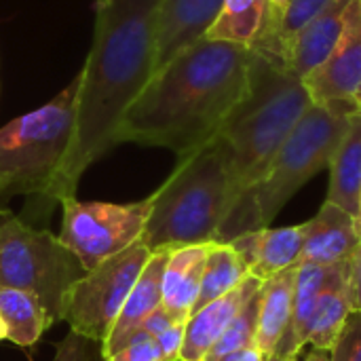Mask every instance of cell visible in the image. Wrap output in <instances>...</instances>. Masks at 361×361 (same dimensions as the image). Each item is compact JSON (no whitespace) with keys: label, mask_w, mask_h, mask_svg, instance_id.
Returning a JSON list of instances; mask_svg holds the SVG:
<instances>
[{"label":"cell","mask_w":361,"mask_h":361,"mask_svg":"<svg viewBox=\"0 0 361 361\" xmlns=\"http://www.w3.org/2000/svg\"><path fill=\"white\" fill-rule=\"evenodd\" d=\"M252 49L199 40L154 72L125 112L116 144L167 148L178 159L218 137L250 87Z\"/></svg>","instance_id":"cell-1"},{"label":"cell","mask_w":361,"mask_h":361,"mask_svg":"<svg viewBox=\"0 0 361 361\" xmlns=\"http://www.w3.org/2000/svg\"><path fill=\"white\" fill-rule=\"evenodd\" d=\"M159 0H110L97 6L93 44L78 72L76 131L63 173V197L112 146L118 125L154 68Z\"/></svg>","instance_id":"cell-2"},{"label":"cell","mask_w":361,"mask_h":361,"mask_svg":"<svg viewBox=\"0 0 361 361\" xmlns=\"http://www.w3.org/2000/svg\"><path fill=\"white\" fill-rule=\"evenodd\" d=\"M237 203L231 152L222 137L182 157L150 195V216L142 243L154 252L218 243L220 231Z\"/></svg>","instance_id":"cell-3"},{"label":"cell","mask_w":361,"mask_h":361,"mask_svg":"<svg viewBox=\"0 0 361 361\" xmlns=\"http://www.w3.org/2000/svg\"><path fill=\"white\" fill-rule=\"evenodd\" d=\"M311 106L313 99L302 78L281 61L252 51L247 93L218 133L231 152L237 201L264 178Z\"/></svg>","instance_id":"cell-4"},{"label":"cell","mask_w":361,"mask_h":361,"mask_svg":"<svg viewBox=\"0 0 361 361\" xmlns=\"http://www.w3.org/2000/svg\"><path fill=\"white\" fill-rule=\"evenodd\" d=\"M76 78L51 102L0 129V203L25 195L61 201L76 131Z\"/></svg>","instance_id":"cell-5"},{"label":"cell","mask_w":361,"mask_h":361,"mask_svg":"<svg viewBox=\"0 0 361 361\" xmlns=\"http://www.w3.org/2000/svg\"><path fill=\"white\" fill-rule=\"evenodd\" d=\"M347 125L349 116L313 104L279 148L264 178L235 203L218 243H228L243 233L269 228L286 203L309 180L330 167Z\"/></svg>","instance_id":"cell-6"},{"label":"cell","mask_w":361,"mask_h":361,"mask_svg":"<svg viewBox=\"0 0 361 361\" xmlns=\"http://www.w3.org/2000/svg\"><path fill=\"white\" fill-rule=\"evenodd\" d=\"M85 275L87 269L59 237L0 209V286L36 296L55 324L63 319L72 286Z\"/></svg>","instance_id":"cell-7"},{"label":"cell","mask_w":361,"mask_h":361,"mask_svg":"<svg viewBox=\"0 0 361 361\" xmlns=\"http://www.w3.org/2000/svg\"><path fill=\"white\" fill-rule=\"evenodd\" d=\"M59 241L91 271L142 239L150 216V197L135 203H99L66 197L59 201Z\"/></svg>","instance_id":"cell-8"},{"label":"cell","mask_w":361,"mask_h":361,"mask_svg":"<svg viewBox=\"0 0 361 361\" xmlns=\"http://www.w3.org/2000/svg\"><path fill=\"white\" fill-rule=\"evenodd\" d=\"M150 256L152 252L137 241L87 271L72 286L61 322H68L72 332L104 345Z\"/></svg>","instance_id":"cell-9"},{"label":"cell","mask_w":361,"mask_h":361,"mask_svg":"<svg viewBox=\"0 0 361 361\" xmlns=\"http://www.w3.org/2000/svg\"><path fill=\"white\" fill-rule=\"evenodd\" d=\"M313 104L351 116L361 102V2L351 0L345 27L330 57L302 78Z\"/></svg>","instance_id":"cell-10"},{"label":"cell","mask_w":361,"mask_h":361,"mask_svg":"<svg viewBox=\"0 0 361 361\" xmlns=\"http://www.w3.org/2000/svg\"><path fill=\"white\" fill-rule=\"evenodd\" d=\"M220 8L222 0H159L152 74L165 68L176 55L203 40Z\"/></svg>","instance_id":"cell-11"},{"label":"cell","mask_w":361,"mask_h":361,"mask_svg":"<svg viewBox=\"0 0 361 361\" xmlns=\"http://www.w3.org/2000/svg\"><path fill=\"white\" fill-rule=\"evenodd\" d=\"M361 241V224L334 203H324L319 212L305 222V243L300 264L334 267L351 262Z\"/></svg>","instance_id":"cell-12"},{"label":"cell","mask_w":361,"mask_h":361,"mask_svg":"<svg viewBox=\"0 0 361 361\" xmlns=\"http://www.w3.org/2000/svg\"><path fill=\"white\" fill-rule=\"evenodd\" d=\"M305 243V224L283 228H260L243 233L228 241V245L247 264L250 275L267 281L288 269L300 264Z\"/></svg>","instance_id":"cell-13"},{"label":"cell","mask_w":361,"mask_h":361,"mask_svg":"<svg viewBox=\"0 0 361 361\" xmlns=\"http://www.w3.org/2000/svg\"><path fill=\"white\" fill-rule=\"evenodd\" d=\"M260 286L262 281L250 275L237 290L195 311L186 322L180 361H205L207 353L214 349L226 328L235 322L241 309L250 302V298L260 290Z\"/></svg>","instance_id":"cell-14"},{"label":"cell","mask_w":361,"mask_h":361,"mask_svg":"<svg viewBox=\"0 0 361 361\" xmlns=\"http://www.w3.org/2000/svg\"><path fill=\"white\" fill-rule=\"evenodd\" d=\"M212 243L186 245L167 254L163 271V309L178 324H186L201 292L203 269Z\"/></svg>","instance_id":"cell-15"},{"label":"cell","mask_w":361,"mask_h":361,"mask_svg":"<svg viewBox=\"0 0 361 361\" xmlns=\"http://www.w3.org/2000/svg\"><path fill=\"white\" fill-rule=\"evenodd\" d=\"M169 252H154L146 262L140 279L135 281L133 290L129 292L106 343L104 353L106 357L118 351L135 332H140L142 324L150 313H154L163 305V271Z\"/></svg>","instance_id":"cell-16"},{"label":"cell","mask_w":361,"mask_h":361,"mask_svg":"<svg viewBox=\"0 0 361 361\" xmlns=\"http://www.w3.org/2000/svg\"><path fill=\"white\" fill-rule=\"evenodd\" d=\"M349 4L351 0H334L292 40L283 57V63L292 74L305 78L330 57L341 40Z\"/></svg>","instance_id":"cell-17"},{"label":"cell","mask_w":361,"mask_h":361,"mask_svg":"<svg viewBox=\"0 0 361 361\" xmlns=\"http://www.w3.org/2000/svg\"><path fill=\"white\" fill-rule=\"evenodd\" d=\"M351 311H353L351 262L328 267V275L317 300L307 345H313V349L332 351Z\"/></svg>","instance_id":"cell-18"},{"label":"cell","mask_w":361,"mask_h":361,"mask_svg":"<svg viewBox=\"0 0 361 361\" xmlns=\"http://www.w3.org/2000/svg\"><path fill=\"white\" fill-rule=\"evenodd\" d=\"M296 271L288 269L260 286V305H258V324H256V341L254 347L264 360H271L281 345L290 322H292V305H294V286Z\"/></svg>","instance_id":"cell-19"},{"label":"cell","mask_w":361,"mask_h":361,"mask_svg":"<svg viewBox=\"0 0 361 361\" xmlns=\"http://www.w3.org/2000/svg\"><path fill=\"white\" fill-rule=\"evenodd\" d=\"M332 2L334 0H271L264 27L250 49L283 63L292 40Z\"/></svg>","instance_id":"cell-20"},{"label":"cell","mask_w":361,"mask_h":361,"mask_svg":"<svg viewBox=\"0 0 361 361\" xmlns=\"http://www.w3.org/2000/svg\"><path fill=\"white\" fill-rule=\"evenodd\" d=\"M328 203L360 220L361 214V112L349 116L347 131L330 163Z\"/></svg>","instance_id":"cell-21"},{"label":"cell","mask_w":361,"mask_h":361,"mask_svg":"<svg viewBox=\"0 0 361 361\" xmlns=\"http://www.w3.org/2000/svg\"><path fill=\"white\" fill-rule=\"evenodd\" d=\"M328 275V267L319 264H298L296 286H294V305H292V322L290 328L277 347L279 357L296 360L300 349L309 343V332L313 324V315L317 309V300Z\"/></svg>","instance_id":"cell-22"},{"label":"cell","mask_w":361,"mask_h":361,"mask_svg":"<svg viewBox=\"0 0 361 361\" xmlns=\"http://www.w3.org/2000/svg\"><path fill=\"white\" fill-rule=\"evenodd\" d=\"M0 317L6 326V341L23 349L36 345L53 324L36 296L4 286H0Z\"/></svg>","instance_id":"cell-23"},{"label":"cell","mask_w":361,"mask_h":361,"mask_svg":"<svg viewBox=\"0 0 361 361\" xmlns=\"http://www.w3.org/2000/svg\"><path fill=\"white\" fill-rule=\"evenodd\" d=\"M271 0H222V8L207 32V40L252 47L267 21Z\"/></svg>","instance_id":"cell-24"},{"label":"cell","mask_w":361,"mask_h":361,"mask_svg":"<svg viewBox=\"0 0 361 361\" xmlns=\"http://www.w3.org/2000/svg\"><path fill=\"white\" fill-rule=\"evenodd\" d=\"M247 277H250L247 264L228 243H212L207 252L203 279H201V292H199L195 311L237 290Z\"/></svg>","instance_id":"cell-25"},{"label":"cell","mask_w":361,"mask_h":361,"mask_svg":"<svg viewBox=\"0 0 361 361\" xmlns=\"http://www.w3.org/2000/svg\"><path fill=\"white\" fill-rule=\"evenodd\" d=\"M258 305H260V290L250 298V302L235 317V322L226 328V332L220 336V341L207 353L205 361H222L224 357H228L241 349L254 347L256 324H258Z\"/></svg>","instance_id":"cell-26"},{"label":"cell","mask_w":361,"mask_h":361,"mask_svg":"<svg viewBox=\"0 0 361 361\" xmlns=\"http://www.w3.org/2000/svg\"><path fill=\"white\" fill-rule=\"evenodd\" d=\"M53 361H108V357L102 343L70 330L68 336L57 345Z\"/></svg>","instance_id":"cell-27"},{"label":"cell","mask_w":361,"mask_h":361,"mask_svg":"<svg viewBox=\"0 0 361 361\" xmlns=\"http://www.w3.org/2000/svg\"><path fill=\"white\" fill-rule=\"evenodd\" d=\"M108 361H165V357L157 338L140 330L118 351L108 355Z\"/></svg>","instance_id":"cell-28"},{"label":"cell","mask_w":361,"mask_h":361,"mask_svg":"<svg viewBox=\"0 0 361 361\" xmlns=\"http://www.w3.org/2000/svg\"><path fill=\"white\" fill-rule=\"evenodd\" d=\"M334 361H361V311H351L338 341L332 347Z\"/></svg>","instance_id":"cell-29"},{"label":"cell","mask_w":361,"mask_h":361,"mask_svg":"<svg viewBox=\"0 0 361 361\" xmlns=\"http://www.w3.org/2000/svg\"><path fill=\"white\" fill-rule=\"evenodd\" d=\"M184 332H186V324H173L171 328H167L165 332H161L157 336V343L163 351L165 361H180V351L184 345Z\"/></svg>","instance_id":"cell-30"},{"label":"cell","mask_w":361,"mask_h":361,"mask_svg":"<svg viewBox=\"0 0 361 361\" xmlns=\"http://www.w3.org/2000/svg\"><path fill=\"white\" fill-rule=\"evenodd\" d=\"M173 324H178V322H173V319L169 317V313H167L163 307H159L154 313H150V315L146 317V322L142 324V328H140V330L157 338L161 332H165V330H167V328H171Z\"/></svg>","instance_id":"cell-31"},{"label":"cell","mask_w":361,"mask_h":361,"mask_svg":"<svg viewBox=\"0 0 361 361\" xmlns=\"http://www.w3.org/2000/svg\"><path fill=\"white\" fill-rule=\"evenodd\" d=\"M351 290H353V311H361V241L351 260Z\"/></svg>","instance_id":"cell-32"},{"label":"cell","mask_w":361,"mask_h":361,"mask_svg":"<svg viewBox=\"0 0 361 361\" xmlns=\"http://www.w3.org/2000/svg\"><path fill=\"white\" fill-rule=\"evenodd\" d=\"M222 361H267V360L258 353V349H256V347H247V349H241V351H237V353H233V355L224 357Z\"/></svg>","instance_id":"cell-33"},{"label":"cell","mask_w":361,"mask_h":361,"mask_svg":"<svg viewBox=\"0 0 361 361\" xmlns=\"http://www.w3.org/2000/svg\"><path fill=\"white\" fill-rule=\"evenodd\" d=\"M305 361H334L332 360V351H324V349H313L309 353V357Z\"/></svg>","instance_id":"cell-34"},{"label":"cell","mask_w":361,"mask_h":361,"mask_svg":"<svg viewBox=\"0 0 361 361\" xmlns=\"http://www.w3.org/2000/svg\"><path fill=\"white\" fill-rule=\"evenodd\" d=\"M0 341H6V326H4L2 317H0Z\"/></svg>","instance_id":"cell-35"},{"label":"cell","mask_w":361,"mask_h":361,"mask_svg":"<svg viewBox=\"0 0 361 361\" xmlns=\"http://www.w3.org/2000/svg\"><path fill=\"white\" fill-rule=\"evenodd\" d=\"M267 361H296V360H288V357H279V355H273L271 360Z\"/></svg>","instance_id":"cell-36"},{"label":"cell","mask_w":361,"mask_h":361,"mask_svg":"<svg viewBox=\"0 0 361 361\" xmlns=\"http://www.w3.org/2000/svg\"><path fill=\"white\" fill-rule=\"evenodd\" d=\"M106 2H110V0H97V6H102V4H106Z\"/></svg>","instance_id":"cell-37"},{"label":"cell","mask_w":361,"mask_h":361,"mask_svg":"<svg viewBox=\"0 0 361 361\" xmlns=\"http://www.w3.org/2000/svg\"><path fill=\"white\" fill-rule=\"evenodd\" d=\"M360 224H361V214H360Z\"/></svg>","instance_id":"cell-38"},{"label":"cell","mask_w":361,"mask_h":361,"mask_svg":"<svg viewBox=\"0 0 361 361\" xmlns=\"http://www.w3.org/2000/svg\"><path fill=\"white\" fill-rule=\"evenodd\" d=\"M360 110H361V102H360Z\"/></svg>","instance_id":"cell-39"},{"label":"cell","mask_w":361,"mask_h":361,"mask_svg":"<svg viewBox=\"0 0 361 361\" xmlns=\"http://www.w3.org/2000/svg\"><path fill=\"white\" fill-rule=\"evenodd\" d=\"M360 2H361V0H360Z\"/></svg>","instance_id":"cell-40"}]
</instances>
